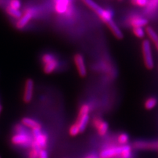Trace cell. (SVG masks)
Returning <instances> with one entry per match:
<instances>
[{"mask_svg":"<svg viewBox=\"0 0 158 158\" xmlns=\"http://www.w3.org/2000/svg\"><path fill=\"white\" fill-rule=\"evenodd\" d=\"M56 10L59 13H63L67 11L69 5L68 0H55Z\"/></svg>","mask_w":158,"mask_h":158,"instance_id":"cell-15","label":"cell"},{"mask_svg":"<svg viewBox=\"0 0 158 158\" xmlns=\"http://www.w3.org/2000/svg\"><path fill=\"white\" fill-rule=\"evenodd\" d=\"M42 63H44L43 70L46 74H51L58 67V61L56 58L52 54L46 53L42 56Z\"/></svg>","mask_w":158,"mask_h":158,"instance_id":"cell-5","label":"cell"},{"mask_svg":"<svg viewBox=\"0 0 158 158\" xmlns=\"http://www.w3.org/2000/svg\"><path fill=\"white\" fill-rule=\"evenodd\" d=\"M134 146L138 149H157L158 148V142H136Z\"/></svg>","mask_w":158,"mask_h":158,"instance_id":"cell-12","label":"cell"},{"mask_svg":"<svg viewBox=\"0 0 158 158\" xmlns=\"http://www.w3.org/2000/svg\"><path fill=\"white\" fill-rule=\"evenodd\" d=\"M96 13L98 15V16L100 17V19L102 20V21L104 23H106V24H107L110 21L113 20L111 12L110 11H108V10L103 9L101 7L96 12Z\"/></svg>","mask_w":158,"mask_h":158,"instance_id":"cell-14","label":"cell"},{"mask_svg":"<svg viewBox=\"0 0 158 158\" xmlns=\"http://www.w3.org/2000/svg\"><path fill=\"white\" fill-rule=\"evenodd\" d=\"M133 32H134L135 36L139 38H144L145 36L144 30L142 28V27H135L133 29Z\"/></svg>","mask_w":158,"mask_h":158,"instance_id":"cell-24","label":"cell"},{"mask_svg":"<svg viewBox=\"0 0 158 158\" xmlns=\"http://www.w3.org/2000/svg\"><path fill=\"white\" fill-rule=\"evenodd\" d=\"M40 151V149H39L38 148L31 146L28 154V158H39Z\"/></svg>","mask_w":158,"mask_h":158,"instance_id":"cell-20","label":"cell"},{"mask_svg":"<svg viewBox=\"0 0 158 158\" xmlns=\"http://www.w3.org/2000/svg\"><path fill=\"white\" fill-rule=\"evenodd\" d=\"M21 123L24 127H28V128H31L32 130L35 129V128H42L41 125L38 122L32 119V118H31L24 117L22 118Z\"/></svg>","mask_w":158,"mask_h":158,"instance_id":"cell-11","label":"cell"},{"mask_svg":"<svg viewBox=\"0 0 158 158\" xmlns=\"http://www.w3.org/2000/svg\"><path fill=\"white\" fill-rule=\"evenodd\" d=\"M135 1H136V0H132V3H134V2H135Z\"/></svg>","mask_w":158,"mask_h":158,"instance_id":"cell-31","label":"cell"},{"mask_svg":"<svg viewBox=\"0 0 158 158\" xmlns=\"http://www.w3.org/2000/svg\"><path fill=\"white\" fill-rule=\"evenodd\" d=\"M85 158H98V157L95 154H90V155H88Z\"/></svg>","mask_w":158,"mask_h":158,"instance_id":"cell-28","label":"cell"},{"mask_svg":"<svg viewBox=\"0 0 158 158\" xmlns=\"http://www.w3.org/2000/svg\"><path fill=\"white\" fill-rule=\"evenodd\" d=\"M77 70L81 77H85L87 75V69L83 56L80 53H77L74 57Z\"/></svg>","mask_w":158,"mask_h":158,"instance_id":"cell-8","label":"cell"},{"mask_svg":"<svg viewBox=\"0 0 158 158\" xmlns=\"http://www.w3.org/2000/svg\"><path fill=\"white\" fill-rule=\"evenodd\" d=\"M146 6L148 11H154L153 10H155L158 7V0H148V4Z\"/></svg>","mask_w":158,"mask_h":158,"instance_id":"cell-21","label":"cell"},{"mask_svg":"<svg viewBox=\"0 0 158 158\" xmlns=\"http://www.w3.org/2000/svg\"><path fill=\"white\" fill-rule=\"evenodd\" d=\"M6 12L9 15L11 16L14 18H21L22 16V13L19 10L13 9L10 6H7L6 7Z\"/></svg>","mask_w":158,"mask_h":158,"instance_id":"cell-19","label":"cell"},{"mask_svg":"<svg viewBox=\"0 0 158 158\" xmlns=\"http://www.w3.org/2000/svg\"><path fill=\"white\" fill-rule=\"evenodd\" d=\"M0 158H2V157H1V156H0Z\"/></svg>","mask_w":158,"mask_h":158,"instance_id":"cell-32","label":"cell"},{"mask_svg":"<svg viewBox=\"0 0 158 158\" xmlns=\"http://www.w3.org/2000/svg\"><path fill=\"white\" fill-rule=\"evenodd\" d=\"M117 140L120 144L127 145L128 140H129V137H128V135L126 134V133H121V134L118 136Z\"/></svg>","mask_w":158,"mask_h":158,"instance_id":"cell-22","label":"cell"},{"mask_svg":"<svg viewBox=\"0 0 158 158\" xmlns=\"http://www.w3.org/2000/svg\"><path fill=\"white\" fill-rule=\"evenodd\" d=\"M39 158H48V152L46 150H40L39 154Z\"/></svg>","mask_w":158,"mask_h":158,"instance_id":"cell-27","label":"cell"},{"mask_svg":"<svg viewBox=\"0 0 158 158\" xmlns=\"http://www.w3.org/2000/svg\"><path fill=\"white\" fill-rule=\"evenodd\" d=\"M33 141L32 145L36 146L40 150H45L47 147L48 138V136L42 131V128L32 129Z\"/></svg>","mask_w":158,"mask_h":158,"instance_id":"cell-1","label":"cell"},{"mask_svg":"<svg viewBox=\"0 0 158 158\" xmlns=\"http://www.w3.org/2000/svg\"><path fill=\"white\" fill-rule=\"evenodd\" d=\"M34 88V83L32 79L31 78L27 79L25 81V84H24L23 97V102L25 103H29L31 102L33 98Z\"/></svg>","mask_w":158,"mask_h":158,"instance_id":"cell-7","label":"cell"},{"mask_svg":"<svg viewBox=\"0 0 158 158\" xmlns=\"http://www.w3.org/2000/svg\"><path fill=\"white\" fill-rule=\"evenodd\" d=\"M11 141L15 146L31 147L33 141V138L27 132L15 133L11 137Z\"/></svg>","mask_w":158,"mask_h":158,"instance_id":"cell-2","label":"cell"},{"mask_svg":"<svg viewBox=\"0 0 158 158\" xmlns=\"http://www.w3.org/2000/svg\"><path fill=\"white\" fill-rule=\"evenodd\" d=\"M2 107L1 104H0V113H1V111H2Z\"/></svg>","mask_w":158,"mask_h":158,"instance_id":"cell-30","label":"cell"},{"mask_svg":"<svg viewBox=\"0 0 158 158\" xmlns=\"http://www.w3.org/2000/svg\"><path fill=\"white\" fill-rule=\"evenodd\" d=\"M146 32L153 42L155 44L158 42V35L151 27H147L146 28Z\"/></svg>","mask_w":158,"mask_h":158,"instance_id":"cell-18","label":"cell"},{"mask_svg":"<svg viewBox=\"0 0 158 158\" xmlns=\"http://www.w3.org/2000/svg\"><path fill=\"white\" fill-rule=\"evenodd\" d=\"M142 50L144 57L145 67L148 69H152L154 67V61L152 53L150 42L148 40H144L142 44Z\"/></svg>","mask_w":158,"mask_h":158,"instance_id":"cell-3","label":"cell"},{"mask_svg":"<svg viewBox=\"0 0 158 158\" xmlns=\"http://www.w3.org/2000/svg\"><path fill=\"white\" fill-rule=\"evenodd\" d=\"M89 113L90 107L87 104H84L80 109L76 123L78 125L80 132H83L86 130L89 121Z\"/></svg>","mask_w":158,"mask_h":158,"instance_id":"cell-4","label":"cell"},{"mask_svg":"<svg viewBox=\"0 0 158 158\" xmlns=\"http://www.w3.org/2000/svg\"><path fill=\"white\" fill-rule=\"evenodd\" d=\"M155 46H156V47L157 49L158 50V42H157L156 43H155Z\"/></svg>","mask_w":158,"mask_h":158,"instance_id":"cell-29","label":"cell"},{"mask_svg":"<svg viewBox=\"0 0 158 158\" xmlns=\"http://www.w3.org/2000/svg\"><path fill=\"white\" fill-rule=\"evenodd\" d=\"M107 24L108 25L109 28H110V29L111 30L112 33L113 34V35L115 36L116 38L121 40L123 38V34L121 31L119 29V28L117 27V24L115 23L114 21H113V20L110 21Z\"/></svg>","mask_w":158,"mask_h":158,"instance_id":"cell-13","label":"cell"},{"mask_svg":"<svg viewBox=\"0 0 158 158\" xmlns=\"http://www.w3.org/2000/svg\"><path fill=\"white\" fill-rule=\"evenodd\" d=\"M9 6L13 9L19 10L21 7V3L20 0H10Z\"/></svg>","mask_w":158,"mask_h":158,"instance_id":"cell-25","label":"cell"},{"mask_svg":"<svg viewBox=\"0 0 158 158\" xmlns=\"http://www.w3.org/2000/svg\"><path fill=\"white\" fill-rule=\"evenodd\" d=\"M33 17L32 11L31 10H26L25 12L22 15V17L19 19L16 24V27L18 29H22L28 23Z\"/></svg>","mask_w":158,"mask_h":158,"instance_id":"cell-9","label":"cell"},{"mask_svg":"<svg viewBox=\"0 0 158 158\" xmlns=\"http://www.w3.org/2000/svg\"><path fill=\"white\" fill-rule=\"evenodd\" d=\"M134 4L140 7H145L148 4V0H136Z\"/></svg>","mask_w":158,"mask_h":158,"instance_id":"cell-26","label":"cell"},{"mask_svg":"<svg viewBox=\"0 0 158 158\" xmlns=\"http://www.w3.org/2000/svg\"><path fill=\"white\" fill-rule=\"evenodd\" d=\"M157 103V99L154 97L148 98L144 103V107L147 110H151L154 109Z\"/></svg>","mask_w":158,"mask_h":158,"instance_id":"cell-17","label":"cell"},{"mask_svg":"<svg viewBox=\"0 0 158 158\" xmlns=\"http://www.w3.org/2000/svg\"><path fill=\"white\" fill-rule=\"evenodd\" d=\"M131 24L133 27H142L146 26L148 24V21L144 18L135 17L131 19Z\"/></svg>","mask_w":158,"mask_h":158,"instance_id":"cell-16","label":"cell"},{"mask_svg":"<svg viewBox=\"0 0 158 158\" xmlns=\"http://www.w3.org/2000/svg\"><path fill=\"white\" fill-rule=\"evenodd\" d=\"M94 124L96 128L98 134L100 136H104L106 134L109 128V125L106 122L100 118H96L94 121Z\"/></svg>","mask_w":158,"mask_h":158,"instance_id":"cell-10","label":"cell"},{"mask_svg":"<svg viewBox=\"0 0 158 158\" xmlns=\"http://www.w3.org/2000/svg\"><path fill=\"white\" fill-rule=\"evenodd\" d=\"M126 145L107 148L103 150L100 154L101 158H121L125 149Z\"/></svg>","mask_w":158,"mask_h":158,"instance_id":"cell-6","label":"cell"},{"mask_svg":"<svg viewBox=\"0 0 158 158\" xmlns=\"http://www.w3.org/2000/svg\"><path fill=\"white\" fill-rule=\"evenodd\" d=\"M79 133H81L80 129H79L78 125L75 123V124L72 125L70 128H69V134L72 136H75L78 135Z\"/></svg>","mask_w":158,"mask_h":158,"instance_id":"cell-23","label":"cell"}]
</instances>
